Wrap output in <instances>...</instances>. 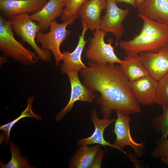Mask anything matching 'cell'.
Listing matches in <instances>:
<instances>
[{
    "label": "cell",
    "mask_w": 168,
    "mask_h": 168,
    "mask_svg": "<svg viewBox=\"0 0 168 168\" xmlns=\"http://www.w3.org/2000/svg\"><path fill=\"white\" fill-rule=\"evenodd\" d=\"M13 30L34 50L39 58L43 61H49L51 54L49 50L40 48L36 44V37L39 32L37 23L32 20L28 13H24L9 18Z\"/></svg>",
    "instance_id": "obj_4"
},
{
    "label": "cell",
    "mask_w": 168,
    "mask_h": 168,
    "mask_svg": "<svg viewBox=\"0 0 168 168\" xmlns=\"http://www.w3.org/2000/svg\"><path fill=\"white\" fill-rule=\"evenodd\" d=\"M100 145L92 147L81 145L71 157L68 164L69 168H90L95 157L100 150Z\"/></svg>",
    "instance_id": "obj_18"
},
{
    "label": "cell",
    "mask_w": 168,
    "mask_h": 168,
    "mask_svg": "<svg viewBox=\"0 0 168 168\" xmlns=\"http://www.w3.org/2000/svg\"><path fill=\"white\" fill-rule=\"evenodd\" d=\"M47 2V0H0V10L10 18L24 13H35Z\"/></svg>",
    "instance_id": "obj_12"
},
{
    "label": "cell",
    "mask_w": 168,
    "mask_h": 168,
    "mask_svg": "<svg viewBox=\"0 0 168 168\" xmlns=\"http://www.w3.org/2000/svg\"><path fill=\"white\" fill-rule=\"evenodd\" d=\"M137 8L138 14L161 23H168V0H145Z\"/></svg>",
    "instance_id": "obj_17"
},
{
    "label": "cell",
    "mask_w": 168,
    "mask_h": 168,
    "mask_svg": "<svg viewBox=\"0 0 168 168\" xmlns=\"http://www.w3.org/2000/svg\"><path fill=\"white\" fill-rule=\"evenodd\" d=\"M161 106L162 114L152 119V125L155 131L162 133L161 139H163L168 135V104Z\"/></svg>",
    "instance_id": "obj_22"
},
{
    "label": "cell",
    "mask_w": 168,
    "mask_h": 168,
    "mask_svg": "<svg viewBox=\"0 0 168 168\" xmlns=\"http://www.w3.org/2000/svg\"><path fill=\"white\" fill-rule=\"evenodd\" d=\"M10 152L12 157L10 160L7 164L0 162L1 168H33L35 166L29 164L27 158L22 156L20 154L19 148L13 143L10 142Z\"/></svg>",
    "instance_id": "obj_21"
},
{
    "label": "cell",
    "mask_w": 168,
    "mask_h": 168,
    "mask_svg": "<svg viewBox=\"0 0 168 168\" xmlns=\"http://www.w3.org/2000/svg\"><path fill=\"white\" fill-rule=\"evenodd\" d=\"M64 7V1L49 0L38 12L30 15L31 19L36 21L40 26L39 32L47 30L51 22L61 16Z\"/></svg>",
    "instance_id": "obj_15"
},
{
    "label": "cell",
    "mask_w": 168,
    "mask_h": 168,
    "mask_svg": "<svg viewBox=\"0 0 168 168\" xmlns=\"http://www.w3.org/2000/svg\"><path fill=\"white\" fill-rule=\"evenodd\" d=\"M116 3L125 2L130 4L135 8H137L136 0H115Z\"/></svg>",
    "instance_id": "obj_27"
},
{
    "label": "cell",
    "mask_w": 168,
    "mask_h": 168,
    "mask_svg": "<svg viewBox=\"0 0 168 168\" xmlns=\"http://www.w3.org/2000/svg\"><path fill=\"white\" fill-rule=\"evenodd\" d=\"M151 155L156 158L168 157V139H161L157 141L154 150Z\"/></svg>",
    "instance_id": "obj_25"
},
{
    "label": "cell",
    "mask_w": 168,
    "mask_h": 168,
    "mask_svg": "<svg viewBox=\"0 0 168 168\" xmlns=\"http://www.w3.org/2000/svg\"><path fill=\"white\" fill-rule=\"evenodd\" d=\"M158 83L157 81L148 75L130 82V85L138 103L147 105L154 104Z\"/></svg>",
    "instance_id": "obj_13"
},
{
    "label": "cell",
    "mask_w": 168,
    "mask_h": 168,
    "mask_svg": "<svg viewBox=\"0 0 168 168\" xmlns=\"http://www.w3.org/2000/svg\"><path fill=\"white\" fill-rule=\"evenodd\" d=\"M145 0H136L137 7Z\"/></svg>",
    "instance_id": "obj_29"
},
{
    "label": "cell",
    "mask_w": 168,
    "mask_h": 168,
    "mask_svg": "<svg viewBox=\"0 0 168 168\" xmlns=\"http://www.w3.org/2000/svg\"><path fill=\"white\" fill-rule=\"evenodd\" d=\"M88 0H65V7L61 16V20L65 22L74 16H79L78 12L80 9Z\"/></svg>",
    "instance_id": "obj_23"
},
{
    "label": "cell",
    "mask_w": 168,
    "mask_h": 168,
    "mask_svg": "<svg viewBox=\"0 0 168 168\" xmlns=\"http://www.w3.org/2000/svg\"><path fill=\"white\" fill-rule=\"evenodd\" d=\"M88 63V66L80 72L84 85L100 94L97 103L103 118L110 119L113 110L129 115L141 112L140 104L120 65L90 61Z\"/></svg>",
    "instance_id": "obj_1"
},
{
    "label": "cell",
    "mask_w": 168,
    "mask_h": 168,
    "mask_svg": "<svg viewBox=\"0 0 168 168\" xmlns=\"http://www.w3.org/2000/svg\"><path fill=\"white\" fill-rule=\"evenodd\" d=\"M71 86V93L69 100L66 105L56 115L55 120L58 121L72 110L75 102L77 100L91 103L96 95L93 91L81 82L78 72L73 71L67 73Z\"/></svg>",
    "instance_id": "obj_9"
},
{
    "label": "cell",
    "mask_w": 168,
    "mask_h": 168,
    "mask_svg": "<svg viewBox=\"0 0 168 168\" xmlns=\"http://www.w3.org/2000/svg\"><path fill=\"white\" fill-rule=\"evenodd\" d=\"M61 2H63L65 0H59Z\"/></svg>",
    "instance_id": "obj_30"
},
{
    "label": "cell",
    "mask_w": 168,
    "mask_h": 168,
    "mask_svg": "<svg viewBox=\"0 0 168 168\" xmlns=\"http://www.w3.org/2000/svg\"><path fill=\"white\" fill-rule=\"evenodd\" d=\"M79 17L78 16H74L62 23H57L55 20L51 23L48 32L43 33L39 32L36 34V41L41 44L42 49L52 52L57 65L62 60V54L60 49V45L71 32L66 29V27L69 25L72 24Z\"/></svg>",
    "instance_id": "obj_5"
},
{
    "label": "cell",
    "mask_w": 168,
    "mask_h": 168,
    "mask_svg": "<svg viewBox=\"0 0 168 168\" xmlns=\"http://www.w3.org/2000/svg\"><path fill=\"white\" fill-rule=\"evenodd\" d=\"M123 60V62L119 65L129 82L149 75L138 55H126Z\"/></svg>",
    "instance_id": "obj_19"
},
{
    "label": "cell",
    "mask_w": 168,
    "mask_h": 168,
    "mask_svg": "<svg viewBox=\"0 0 168 168\" xmlns=\"http://www.w3.org/2000/svg\"><path fill=\"white\" fill-rule=\"evenodd\" d=\"M142 20L140 32L129 40H122L119 46L126 55H138L142 52L157 51L168 46V23H161L138 14Z\"/></svg>",
    "instance_id": "obj_2"
},
{
    "label": "cell",
    "mask_w": 168,
    "mask_h": 168,
    "mask_svg": "<svg viewBox=\"0 0 168 168\" xmlns=\"http://www.w3.org/2000/svg\"><path fill=\"white\" fill-rule=\"evenodd\" d=\"M115 120V118H103L101 119L98 117L96 110L93 109L91 112L90 120L94 126V131L90 136L80 139L77 142V145H88L92 144H98L104 147L106 146H110L119 150V148L114 144L106 141L104 137L105 129L114 122Z\"/></svg>",
    "instance_id": "obj_14"
},
{
    "label": "cell",
    "mask_w": 168,
    "mask_h": 168,
    "mask_svg": "<svg viewBox=\"0 0 168 168\" xmlns=\"http://www.w3.org/2000/svg\"><path fill=\"white\" fill-rule=\"evenodd\" d=\"M107 6V0H89L81 8L78 15L88 29L94 32L100 29L101 12Z\"/></svg>",
    "instance_id": "obj_16"
},
{
    "label": "cell",
    "mask_w": 168,
    "mask_h": 168,
    "mask_svg": "<svg viewBox=\"0 0 168 168\" xmlns=\"http://www.w3.org/2000/svg\"><path fill=\"white\" fill-rule=\"evenodd\" d=\"M33 100V97H29L27 100V107L22 112L20 116L12 121L0 126V130L3 131L0 136V143L4 140H5L6 143L8 142L11 129L14 124L21 119L27 117L35 118L39 120H41L42 117L41 115L35 113L32 110V106Z\"/></svg>",
    "instance_id": "obj_20"
},
{
    "label": "cell",
    "mask_w": 168,
    "mask_h": 168,
    "mask_svg": "<svg viewBox=\"0 0 168 168\" xmlns=\"http://www.w3.org/2000/svg\"><path fill=\"white\" fill-rule=\"evenodd\" d=\"M82 30L81 34L79 36L77 45L72 52L65 51L62 52L63 62L61 70L63 74H66L71 71H80L86 66L82 60V54L87 40H85V35L88 29L86 24L82 21Z\"/></svg>",
    "instance_id": "obj_11"
},
{
    "label": "cell",
    "mask_w": 168,
    "mask_h": 168,
    "mask_svg": "<svg viewBox=\"0 0 168 168\" xmlns=\"http://www.w3.org/2000/svg\"><path fill=\"white\" fill-rule=\"evenodd\" d=\"M162 161L168 165V157L161 158Z\"/></svg>",
    "instance_id": "obj_28"
},
{
    "label": "cell",
    "mask_w": 168,
    "mask_h": 168,
    "mask_svg": "<svg viewBox=\"0 0 168 168\" xmlns=\"http://www.w3.org/2000/svg\"><path fill=\"white\" fill-rule=\"evenodd\" d=\"M115 111L117 118L114 121L113 132L116 135V139L113 144L119 151L126 155V152L123 149L126 146H129L138 157H141L145 151V142L138 143L132 138L130 133V118L129 115L119 111Z\"/></svg>",
    "instance_id": "obj_7"
},
{
    "label": "cell",
    "mask_w": 168,
    "mask_h": 168,
    "mask_svg": "<svg viewBox=\"0 0 168 168\" xmlns=\"http://www.w3.org/2000/svg\"><path fill=\"white\" fill-rule=\"evenodd\" d=\"M158 81L154 104L161 106L168 104V72Z\"/></svg>",
    "instance_id": "obj_24"
},
{
    "label": "cell",
    "mask_w": 168,
    "mask_h": 168,
    "mask_svg": "<svg viewBox=\"0 0 168 168\" xmlns=\"http://www.w3.org/2000/svg\"><path fill=\"white\" fill-rule=\"evenodd\" d=\"M104 155V151L100 149L96 155L90 168H101Z\"/></svg>",
    "instance_id": "obj_26"
},
{
    "label": "cell",
    "mask_w": 168,
    "mask_h": 168,
    "mask_svg": "<svg viewBox=\"0 0 168 168\" xmlns=\"http://www.w3.org/2000/svg\"><path fill=\"white\" fill-rule=\"evenodd\" d=\"M0 49L6 56L23 64H33L39 58L36 53L25 47L15 38L10 21L0 16Z\"/></svg>",
    "instance_id": "obj_3"
},
{
    "label": "cell",
    "mask_w": 168,
    "mask_h": 168,
    "mask_svg": "<svg viewBox=\"0 0 168 168\" xmlns=\"http://www.w3.org/2000/svg\"><path fill=\"white\" fill-rule=\"evenodd\" d=\"M149 74L158 81L168 72V46L159 50L142 52L138 54Z\"/></svg>",
    "instance_id": "obj_10"
},
{
    "label": "cell",
    "mask_w": 168,
    "mask_h": 168,
    "mask_svg": "<svg viewBox=\"0 0 168 168\" xmlns=\"http://www.w3.org/2000/svg\"><path fill=\"white\" fill-rule=\"evenodd\" d=\"M107 6L105 15L102 17L100 29L106 33L111 32L116 38L115 45L118 44L124 32L123 22L129 12V9L119 7L115 0H107Z\"/></svg>",
    "instance_id": "obj_8"
},
{
    "label": "cell",
    "mask_w": 168,
    "mask_h": 168,
    "mask_svg": "<svg viewBox=\"0 0 168 168\" xmlns=\"http://www.w3.org/2000/svg\"><path fill=\"white\" fill-rule=\"evenodd\" d=\"M94 36L89 39L90 44L85 51V56L89 61L98 63H117L123 62L114 51L112 46L113 40H109L106 43L104 41L106 33L100 29L93 32Z\"/></svg>",
    "instance_id": "obj_6"
}]
</instances>
